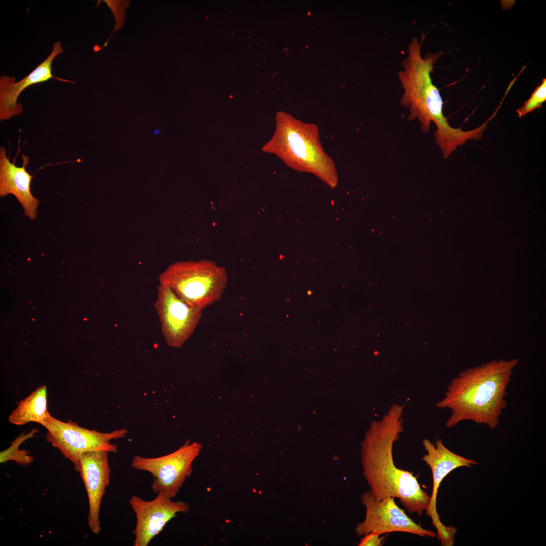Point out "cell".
Instances as JSON below:
<instances>
[{
  "label": "cell",
  "instance_id": "cell-1",
  "mask_svg": "<svg viewBox=\"0 0 546 546\" xmlns=\"http://www.w3.org/2000/svg\"><path fill=\"white\" fill-rule=\"evenodd\" d=\"M403 414V406L395 403L380 420L373 422L362 443L363 475L376 499L398 498L408 512L421 516L429 507L431 496L417 476L397 468L393 460V444L404 431Z\"/></svg>",
  "mask_w": 546,
  "mask_h": 546
},
{
  "label": "cell",
  "instance_id": "cell-2",
  "mask_svg": "<svg viewBox=\"0 0 546 546\" xmlns=\"http://www.w3.org/2000/svg\"><path fill=\"white\" fill-rule=\"evenodd\" d=\"M421 41L417 37L412 39L408 47V54L402 61L403 69L398 72V79L403 89L400 99L401 105L408 108V119H417L421 130L428 132L432 121L437 126L435 142L440 148L443 156L447 158L458 146L465 144L467 140L481 138L485 126L469 131L450 126L443 114V101L439 90L432 83L431 73L434 64L443 54L442 52L428 53L422 57Z\"/></svg>",
  "mask_w": 546,
  "mask_h": 546
},
{
  "label": "cell",
  "instance_id": "cell-3",
  "mask_svg": "<svg viewBox=\"0 0 546 546\" xmlns=\"http://www.w3.org/2000/svg\"><path fill=\"white\" fill-rule=\"evenodd\" d=\"M518 362L517 358L492 360L467 369L452 379L436 404L438 408L451 411L445 426L451 428L470 421L494 430L508 405V387Z\"/></svg>",
  "mask_w": 546,
  "mask_h": 546
},
{
  "label": "cell",
  "instance_id": "cell-4",
  "mask_svg": "<svg viewBox=\"0 0 546 546\" xmlns=\"http://www.w3.org/2000/svg\"><path fill=\"white\" fill-rule=\"evenodd\" d=\"M271 139L262 150L275 154L294 169L312 172L334 187L337 181L335 164L324 151L315 125L305 123L284 112H278Z\"/></svg>",
  "mask_w": 546,
  "mask_h": 546
},
{
  "label": "cell",
  "instance_id": "cell-5",
  "mask_svg": "<svg viewBox=\"0 0 546 546\" xmlns=\"http://www.w3.org/2000/svg\"><path fill=\"white\" fill-rule=\"evenodd\" d=\"M228 279L224 268L208 261H180L159 276V284L169 288L188 304L203 309L219 301Z\"/></svg>",
  "mask_w": 546,
  "mask_h": 546
},
{
  "label": "cell",
  "instance_id": "cell-6",
  "mask_svg": "<svg viewBox=\"0 0 546 546\" xmlns=\"http://www.w3.org/2000/svg\"><path fill=\"white\" fill-rule=\"evenodd\" d=\"M41 425L48 430L47 441L71 462L75 471L78 472L80 459L83 453L91 451L116 452L117 445L110 441L123 438L127 434L126 429L106 433L89 430L72 421L65 422L58 420L49 413Z\"/></svg>",
  "mask_w": 546,
  "mask_h": 546
},
{
  "label": "cell",
  "instance_id": "cell-7",
  "mask_svg": "<svg viewBox=\"0 0 546 546\" xmlns=\"http://www.w3.org/2000/svg\"><path fill=\"white\" fill-rule=\"evenodd\" d=\"M202 448L200 443L188 440L178 449L166 455L156 458L135 455L130 465L153 476L151 488L154 493L163 492L173 498L191 474L192 463Z\"/></svg>",
  "mask_w": 546,
  "mask_h": 546
},
{
  "label": "cell",
  "instance_id": "cell-8",
  "mask_svg": "<svg viewBox=\"0 0 546 546\" xmlns=\"http://www.w3.org/2000/svg\"><path fill=\"white\" fill-rule=\"evenodd\" d=\"M155 308L166 344L179 348L191 336L202 316L203 309L179 298L169 288L160 285Z\"/></svg>",
  "mask_w": 546,
  "mask_h": 546
},
{
  "label": "cell",
  "instance_id": "cell-9",
  "mask_svg": "<svg viewBox=\"0 0 546 546\" xmlns=\"http://www.w3.org/2000/svg\"><path fill=\"white\" fill-rule=\"evenodd\" d=\"M422 444L426 453L423 455L422 460L430 467L433 477L431 502L426 514L431 518L432 523L437 530L441 545H448L453 542L457 530L454 527L444 525L440 520L436 509L439 487L443 479L453 470L461 467H471L477 465V463L453 452L445 446L441 438L437 439L435 444L429 439H424Z\"/></svg>",
  "mask_w": 546,
  "mask_h": 546
},
{
  "label": "cell",
  "instance_id": "cell-10",
  "mask_svg": "<svg viewBox=\"0 0 546 546\" xmlns=\"http://www.w3.org/2000/svg\"><path fill=\"white\" fill-rule=\"evenodd\" d=\"M361 500L366 507V515L364 521L355 528L358 535L372 532L381 535L392 532H403L422 537L436 536L432 530L423 528L408 517L396 504L394 497H388L378 500L370 491L361 495Z\"/></svg>",
  "mask_w": 546,
  "mask_h": 546
},
{
  "label": "cell",
  "instance_id": "cell-11",
  "mask_svg": "<svg viewBox=\"0 0 546 546\" xmlns=\"http://www.w3.org/2000/svg\"><path fill=\"white\" fill-rule=\"evenodd\" d=\"M151 500H145L132 495L129 504L135 514L136 523L132 534L134 536L133 546H147L163 529L166 524L176 516L177 513L189 511V504L185 502H173L163 492L157 493Z\"/></svg>",
  "mask_w": 546,
  "mask_h": 546
},
{
  "label": "cell",
  "instance_id": "cell-12",
  "mask_svg": "<svg viewBox=\"0 0 546 546\" xmlns=\"http://www.w3.org/2000/svg\"><path fill=\"white\" fill-rule=\"evenodd\" d=\"M108 452L91 451L83 453L80 459L79 469L88 500L87 523L92 532L101 531L100 513L101 500L109 485L110 470Z\"/></svg>",
  "mask_w": 546,
  "mask_h": 546
},
{
  "label": "cell",
  "instance_id": "cell-13",
  "mask_svg": "<svg viewBox=\"0 0 546 546\" xmlns=\"http://www.w3.org/2000/svg\"><path fill=\"white\" fill-rule=\"evenodd\" d=\"M63 52L59 41L53 43V49L48 57L28 75L16 82L15 78L7 75L0 76V120H9L23 111L22 104L17 102L20 94L29 86L56 79L72 83L75 82L53 76L52 63L55 58Z\"/></svg>",
  "mask_w": 546,
  "mask_h": 546
},
{
  "label": "cell",
  "instance_id": "cell-14",
  "mask_svg": "<svg viewBox=\"0 0 546 546\" xmlns=\"http://www.w3.org/2000/svg\"><path fill=\"white\" fill-rule=\"evenodd\" d=\"M32 176L26 170L25 165L18 167L10 162L5 148H0V196L4 197L11 194L20 203L24 215L30 219L37 215L39 201L33 197L30 190Z\"/></svg>",
  "mask_w": 546,
  "mask_h": 546
},
{
  "label": "cell",
  "instance_id": "cell-15",
  "mask_svg": "<svg viewBox=\"0 0 546 546\" xmlns=\"http://www.w3.org/2000/svg\"><path fill=\"white\" fill-rule=\"evenodd\" d=\"M49 412L47 407V388L41 385L21 400L8 418L9 423L24 425L30 422L40 425Z\"/></svg>",
  "mask_w": 546,
  "mask_h": 546
},
{
  "label": "cell",
  "instance_id": "cell-16",
  "mask_svg": "<svg viewBox=\"0 0 546 546\" xmlns=\"http://www.w3.org/2000/svg\"><path fill=\"white\" fill-rule=\"evenodd\" d=\"M38 430L33 428L30 431L25 434H20L11 443L10 446L0 452V463H4L9 461H13L17 464L26 467L30 465L34 461V458L30 455L26 450L20 449V445L25 440L35 437Z\"/></svg>",
  "mask_w": 546,
  "mask_h": 546
},
{
  "label": "cell",
  "instance_id": "cell-17",
  "mask_svg": "<svg viewBox=\"0 0 546 546\" xmlns=\"http://www.w3.org/2000/svg\"><path fill=\"white\" fill-rule=\"evenodd\" d=\"M546 101V79L543 78L542 83L537 86L530 98L523 106L517 110L519 117H521L537 108H540Z\"/></svg>",
  "mask_w": 546,
  "mask_h": 546
},
{
  "label": "cell",
  "instance_id": "cell-18",
  "mask_svg": "<svg viewBox=\"0 0 546 546\" xmlns=\"http://www.w3.org/2000/svg\"><path fill=\"white\" fill-rule=\"evenodd\" d=\"M104 2L111 9V12L113 14L116 23L113 32L109 37L107 41L105 43L103 46L101 48L100 50L108 45V42L109 41L110 37L112 36V34L114 31L121 29L123 26L125 22L124 16L126 14V9L130 4V1L127 0H104Z\"/></svg>",
  "mask_w": 546,
  "mask_h": 546
},
{
  "label": "cell",
  "instance_id": "cell-19",
  "mask_svg": "<svg viewBox=\"0 0 546 546\" xmlns=\"http://www.w3.org/2000/svg\"><path fill=\"white\" fill-rule=\"evenodd\" d=\"M358 545L359 546H381L385 536L380 537L381 534L372 532L365 535Z\"/></svg>",
  "mask_w": 546,
  "mask_h": 546
}]
</instances>
